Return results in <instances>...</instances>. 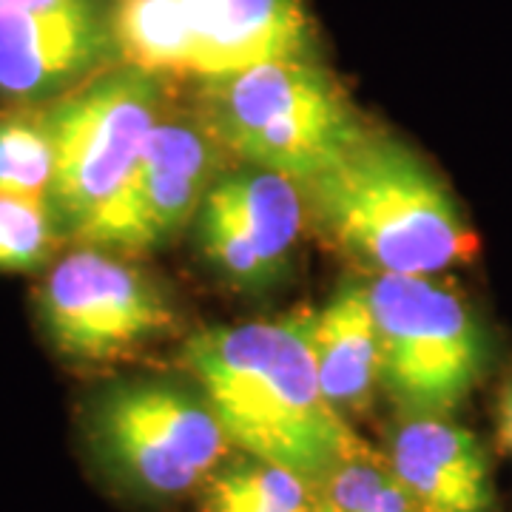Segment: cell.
<instances>
[{"mask_svg":"<svg viewBox=\"0 0 512 512\" xmlns=\"http://www.w3.org/2000/svg\"><path fill=\"white\" fill-rule=\"evenodd\" d=\"M313 313L208 328L185 345L231 447L316 484L362 439L322 393L311 353Z\"/></svg>","mask_w":512,"mask_h":512,"instance_id":"1","label":"cell"},{"mask_svg":"<svg viewBox=\"0 0 512 512\" xmlns=\"http://www.w3.org/2000/svg\"><path fill=\"white\" fill-rule=\"evenodd\" d=\"M305 220L367 271L433 276L476 254V234L439 174L413 148L367 128L299 180Z\"/></svg>","mask_w":512,"mask_h":512,"instance_id":"2","label":"cell"},{"mask_svg":"<svg viewBox=\"0 0 512 512\" xmlns=\"http://www.w3.org/2000/svg\"><path fill=\"white\" fill-rule=\"evenodd\" d=\"M200 100L202 123L228 154L293 183L325 168L367 131L339 80L311 60L202 77Z\"/></svg>","mask_w":512,"mask_h":512,"instance_id":"3","label":"cell"},{"mask_svg":"<svg viewBox=\"0 0 512 512\" xmlns=\"http://www.w3.org/2000/svg\"><path fill=\"white\" fill-rule=\"evenodd\" d=\"M165 74L114 63L49 109L55 180L49 205L63 234L80 239L128 180L165 114Z\"/></svg>","mask_w":512,"mask_h":512,"instance_id":"4","label":"cell"},{"mask_svg":"<svg viewBox=\"0 0 512 512\" xmlns=\"http://www.w3.org/2000/svg\"><path fill=\"white\" fill-rule=\"evenodd\" d=\"M367 293L387 396L404 416H450L487 367L473 308L433 276L379 274Z\"/></svg>","mask_w":512,"mask_h":512,"instance_id":"5","label":"cell"},{"mask_svg":"<svg viewBox=\"0 0 512 512\" xmlns=\"http://www.w3.org/2000/svg\"><path fill=\"white\" fill-rule=\"evenodd\" d=\"M94 461L123 490L177 498L217 473L231 441L202 396L177 384L134 382L100 393L86 416Z\"/></svg>","mask_w":512,"mask_h":512,"instance_id":"6","label":"cell"},{"mask_svg":"<svg viewBox=\"0 0 512 512\" xmlns=\"http://www.w3.org/2000/svg\"><path fill=\"white\" fill-rule=\"evenodd\" d=\"M37 311L52 348L83 365L117 362L177 325L157 282L103 248L60 259L40 288Z\"/></svg>","mask_w":512,"mask_h":512,"instance_id":"7","label":"cell"},{"mask_svg":"<svg viewBox=\"0 0 512 512\" xmlns=\"http://www.w3.org/2000/svg\"><path fill=\"white\" fill-rule=\"evenodd\" d=\"M222 151L202 117L163 114L123 188L80 242L123 254L157 248L197 217L202 200L220 180Z\"/></svg>","mask_w":512,"mask_h":512,"instance_id":"8","label":"cell"},{"mask_svg":"<svg viewBox=\"0 0 512 512\" xmlns=\"http://www.w3.org/2000/svg\"><path fill=\"white\" fill-rule=\"evenodd\" d=\"M111 63H120V57L111 12L100 0L0 12V97L6 100H52Z\"/></svg>","mask_w":512,"mask_h":512,"instance_id":"9","label":"cell"},{"mask_svg":"<svg viewBox=\"0 0 512 512\" xmlns=\"http://www.w3.org/2000/svg\"><path fill=\"white\" fill-rule=\"evenodd\" d=\"M387 458L419 512L493 510L487 450L447 416H404Z\"/></svg>","mask_w":512,"mask_h":512,"instance_id":"10","label":"cell"},{"mask_svg":"<svg viewBox=\"0 0 512 512\" xmlns=\"http://www.w3.org/2000/svg\"><path fill=\"white\" fill-rule=\"evenodd\" d=\"M311 49L313 26L302 0H200V77L308 60Z\"/></svg>","mask_w":512,"mask_h":512,"instance_id":"11","label":"cell"},{"mask_svg":"<svg viewBox=\"0 0 512 512\" xmlns=\"http://www.w3.org/2000/svg\"><path fill=\"white\" fill-rule=\"evenodd\" d=\"M311 353L322 393L345 419L370 407L379 384V336L362 282H342L319 313H313Z\"/></svg>","mask_w":512,"mask_h":512,"instance_id":"12","label":"cell"},{"mask_svg":"<svg viewBox=\"0 0 512 512\" xmlns=\"http://www.w3.org/2000/svg\"><path fill=\"white\" fill-rule=\"evenodd\" d=\"M242 231L265 265L271 282L288 268L293 245L305 225V202L291 177L248 165L220 177L208 197Z\"/></svg>","mask_w":512,"mask_h":512,"instance_id":"13","label":"cell"},{"mask_svg":"<svg viewBox=\"0 0 512 512\" xmlns=\"http://www.w3.org/2000/svg\"><path fill=\"white\" fill-rule=\"evenodd\" d=\"M120 63L148 72L194 74L200 49L197 0H120L111 12Z\"/></svg>","mask_w":512,"mask_h":512,"instance_id":"14","label":"cell"},{"mask_svg":"<svg viewBox=\"0 0 512 512\" xmlns=\"http://www.w3.org/2000/svg\"><path fill=\"white\" fill-rule=\"evenodd\" d=\"M311 487L316 512H419L390 458L367 441L345 453Z\"/></svg>","mask_w":512,"mask_h":512,"instance_id":"15","label":"cell"},{"mask_svg":"<svg viewBox=\"0 0 512 512\" xmlns=\"http://www.w3.org/2000/svg\"><path fill=\"white\" fill-rule=\"evenodd\" d=\"M55 180V131L49 109L20 103L0 111V194L46 200Z\"/></svg>","mask_w":512,"mask_h":512,"instance_id":"16","label":"cell"},{"mask_svg":"<svg viewBox=\"0 0 512 512\" xmlns=\"http://www.w3.org/2000/svg\"><path fill=\"white\" fill-rule=\"evenodd\" d=\"M202 512H316L313 487L285 467L245 458L217 470L202 501Z\"/></svg>","mask_w":512,"mask_h":512,"instance_id":"17","label":"cell"},{"mask_svg":"<svg viewBox=\"0 0 512 512\" xmlns=\"http://www.w3.org/2000/svg\"><path fill=\"white\" fill-rule=\"evenodd\" d=\"M63 237L46 200L0 194V271L43 268Z\"/></svg>","mask_w":512,"mask_h":512,"instance_id":"18","label":"cell"},{"mask_svg":"<svg viewBox=\"0 0 512 512\" xmlns=\"http://www.w3.org/2000/svg\"><path fill=\"white\" fill-rule=\"evenodd\" d=\"M498 439L504 444V450L512 453V382L504 387L498 399Z\"/></svg>","mask_w":512,"mask_h":512,"instance_id":"19","label":"cell"},{"mask_svg":"<svg viewBox=\"0 0 512 512\" xmlns=\"http://www.w3.org/2000/svg\"><path fill=\"white\" fill-rule=\"evenodd\" d=\"M60 0H0V12H20V9H43L55 6Z\"/></svg>","mask_w":512,"mask_h":512,"instance_id":"20","label":"cell"}]
</instances>
